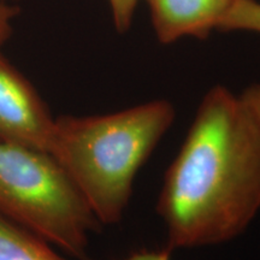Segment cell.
I'll use <instances>...</instances> for the list:
<instances>
[{"instance_id": "6da1fadb", "label": "cell", "mask_w": 260, "mask_h": 260, "mask_svg": "<svg viewBox=\"0 0 260 260\" xmlns=\"http://www.w3.org/2000/svg\"><path fill=\"white\" fill-rule=\"evenodd\" d=\"M260 211V122L240 95L214 86L165 172L158 216L174 249L219 245Z\"/></svg>"}, {"instance_id": "30bf717a", "label": "cell", "mask_w": 260, "mask_h": 260, "mask_svg": "<svg viewBox=\"0 0 260 260\" xmlns=\"http://www.w3.org/2000/svg\"><path fill=\"white\" fill-rule=\"evenodd\" d=\"M124 260H171V251L168 247H164L161 249H141L129 256H126Z\"/></svg>"}, {"instance_id": "7a4b0ae2", "label": "cell", "mask_w": 260, "mask_h": 260, "mask_svg": "<svg viewBox=\"0 0 260 260\" xmlns=\"http://www.w3.org/2000/svg\"><path fill=\"white\" fill-rule=\"evenodd\" d=\"M170 102H152L96 116L54 119L50 153L74 182L100 225L121 222L135 177L174 124Z\"/></svg>"}, {"instance_id": "ba28073f", "label": "cell", "mask_w": 260, "mask_h": 260, "mask_svg": "<svg viewBox=\"0 0 260 260\" xmlns=\"http://www.w3.org/2000/svg\"><path fill=\"white\" fill-rule=\"evenodd\" d=\"M139 2L140 0H109L117 30L126 31L130 28Z\"/></svg>"}, {"instance_id": "277c9868", "label": "cell", "mask_w": 260, "mask_h": 260, "mask_svg": "<svg viewBox=\"0 0 260 260\" xmlns=\"http://www.w3.org/2000/svg\"><path fill=\"white\" fill-rule=\"evenodd\" d=\"M54 119L34 86L0 51V141L50 152Z\"/></svg>"}, {"instance_id": "52a82bcc", "label": "cell", "mask_w": 260, "mask_h": 260, "mask_svg": "<svg viewBox=\"0 0 260 260\" xmlns=\"http://www.w3.org/2000/svg\"><path fill=\"white\" fill-rule=\"evenodd\" d=\"M218 29L260 34V3L256 0H233Z\"/></svg>"}, {"instance_id": "3957f363", "label": "cell", "mask_w": 260, "mask_h": 260, "mask_svg": "<svg viewBox=\"0 0 260 260\" xmlns=\"http://www.w3.org/2000/svg\"><path fill=\"white\" fill-rule=\"evenodd\" d=\"M0 214L80 260L100 225L50 152L3 141Z\"/></svg>"}, {"instance_id": "9c48e42d", "label": "cell", "mask_w": 260, "mask_h": 260, "mask_svg": "<svg viewBox=\"0 0 260 260\" xmlns=\"http://www.w3.org/2000/svg\"><path fill=\"white\" fill-rule=\"evenodd\" d=\"M240 96L260 122V84L248 87Z\"/></svg>"}, {"instance_id": "5b68a950", "label": "cell", "mask_w": 260, "mask_h": 260, "mask_svg": "<svg viewBox=\"0 0 260 260\" xmlns=\"http://www.w3.org/2000/svg\"><path fill=\"white\" fill-rule=\"evenodd\" d=\"M233 0H146L152 24L161 44L182 38L206 39L218 29Z\"/></svg>"}, {"instance_id": "8992f818", "label": "cell", "mask_w": 260, "mask_h": 260, "mask_svg": "<svg viewBox=\"0 0 260 260\" xmlns=\"http://www.w3.org/2000/svg\"><path fill=\"white\" fill-rule=\"evenodd\" d=\"M50 245L0 214V260H67Z\"/></svg>"}]
</instances>
